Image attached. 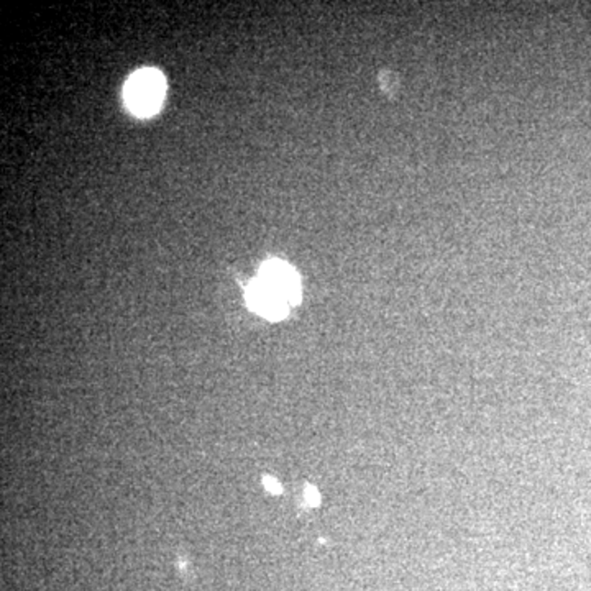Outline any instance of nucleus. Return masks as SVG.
I'll return each mask as SVG.
<instances>
[{"mask_svg":"<svg viewBox=\"0 0 591 591\" xmlns=\"http://www.w3.org/2000/svg\"><path fill=\"white\" fill-rule=\"evenodd\" d=\"M300 276L280 259L267 261L257 280L247 290V301L255 312L267 319H283L294 304L300 302Z\"/></svg>","mask_w":591,"mask_h":591,"instance_id":"nucleus-1","label":"nucleus"},{"mask_svg":"<svg viewBox=\"0 0 591 591\" xmlns=\"http://www.w3.org/2000/svg\"><path fill=\"white\" fill-rule=\"evenodd\" d=\"M166 92V79L158 69L145 68L132 74L125 84V102L138 117H150L160 111Z\"/></svg>","mask_w":591,"mask_h":591,"instance_id":"nucleus-2","label":"nucleus"},{"mask_svg":"<svg viewBox=\"0 0 591 591\" xmlns=\"http://www.w3.org/2000/svg\"><path fill=\"white\" fill-rule=\"evenodd\" d=\"M304 496H306V501L311 504V506H317L319 501H321V496H319V491L312 485H306V490H304Z\"/></svg>","mask_w":591,"mask_h":591,"instance_id":"nucleus-3","label":"nucleus"},{"mask_svg":"<svg viewBox=\"0 0 591 591\" xmlns=\"http://www.w3.org/2000/svg\"><path fill=\"white\" fill-rule=\"evenodd\" d=\"M263 483H265V486H267L268 490H269L273 494H280L283 491V488H281V485L276 481L275 478L265 477L263 478Z\"/></svg>","mask_w":591,"mask_h":591,"instance_id":"nucleus-4","label":"nucleus"}]
</instances>
